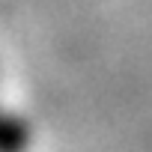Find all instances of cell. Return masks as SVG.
Listing matches in <instances>:
<instances>
[{"mask_svg": "<svg viewBox=\"0 0 152 152\" xmlns=\"http://www.w3.org/2000/svg\"><path fill=\"white\" fill-rule=\"evenodd\" d=\"M33 137L36 131L27 116L0 104V152H30Z\"/></svg>", "mask_w": 152, "mask_h": 152, "instance_id": "obj_1", "label": "cell"}]
</instances>
